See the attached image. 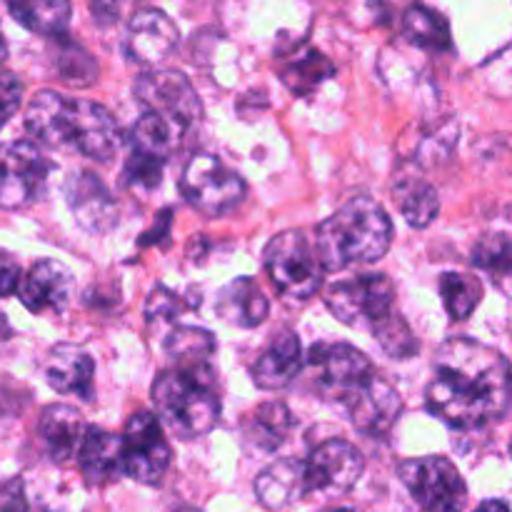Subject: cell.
<instances>
[{"instance_id": "cell-1", "label": "cell", "mask_w": 512, "mask_h": 512, "mask_svg": "<svg viewBox=\"0 0 512 512\" xmlns=\"http://www.w3.org/2000/svg\"><path fill=\"white\" fill-rule=\"evenodd\" d=\"M425 400L430 413L455 430H480L498 423L512 403L508 358L478 340H445L435 353Z\"/></svg>"}, {"instance_id": "cell-2", "label": "cell", "mask_w": 512, "mask_h": 512, "mask_svg": "<svg viewBox=\"0 0 512 512\" xmlns=\"http://www.w3.org/2000/svg\"><path fill=\"white\" fill-rule=\"evenodd\" d=\"M25 130L48 148L73 150L98 163H110L123 143L118 120L105 105L55 90H40L30 100Z\"/></svg>"}, {"instance_id": "cell-3", "label": "cell", "mask_w": 512, "mask_h": 512, "mask_svg": "<svg viewBox=\"0 0 512 512\" xmlns=\"http://www.w3.org/2000/svg\"><path fill=\"white\" fill-rule=\"evenodd\" d=\"M393 245V223L383 205L368 195H355L318 225L315 250L325 270L378 263Z\"/></svg>"}, {"instance_id": "cell-4", "label": "cell", "mask_w": 512, "mask_h": 512, "mask_svg": "<svg viewBox=\"0 0 512 512\" xmlns=\"http://www.w3.org/2000/svg\"><path fill=\"white\" fill-rule=\"evenodd\" d=\"M153 405L165 428L180 440L208 435L220 418V393L210 363H178L153 383Z\"/></svg>"}, {"instance_id": "cell-5", "label": "cell", "mask_w": 512, "mask_h": 512, "mask_svg": "<svg viewBox=\"0 0 512 512\" xmlns=\"http://www.w3.org/2000/svg\"><path fill=\"white\" fill-rule=\"evenodd\" d=\"M263 265L278 293L295 303H305L318 295L323 285L325 268L318 258V250L300 230H285L275 235L263 250Z\"/></svg>"}, {"instance_id": "cell-6", "label": "cell", "mask_w": 512, "mask_h": 512, "mask_svg": "<svg viewBox=\"0 0 512 512\" xmlns=\"http://www.w3.org/2000/svg\"><path fill=\"white\" fill-rule=\"evenodd\" d=\"M325 305L340 323L373 333L395 315V285L388 275L365 273L338 280L325 293Z\"/></svg>"}, {"instance_id": "cell-7", "label": "cell", "mask_w": 512, "mask_h": 512, "mask_svg": "<svg viewBox=\"0 0 512 512\" xmlns=\"http://www.w3.org/2000/svg\"><path fill=\"white\" fill-rule=\"evenodd\" d=\"M180 193L205 218H223L243 203L245 180L215 155H195L180 175Z\"/></svg>"}, {"instance_id": "cell-8", "label": "cell", "mask_w": 512, "mask_h": 512, "mask_svg": "<svg viewBox=\"0 0 512 512\" xmlns=\"http://www.w3.org/2000/svg\"><path fill=\"white\" fill-rule=\"evenodd\" d=\"M398 478L423 512H463L468 505L463 475L443 455L403 460Z\"/></svg>"}, {"instance_id": "cell-9", "label": "cell", "mask_w": 512, "mask_h": 512, "mask_svg": "<svg viewBox=\"0 0 512 512\" xmlns=\"http://www.w3.org/2000/svg\"><path fill=\"white\" fill-rule=\"evenodd\" d=\"M50 160L30 140L0 145V208L23 210L45 193Z\"/></svg>"}, {"instance_id": "cell-10", "label": "cell", "mask_w": 512, "mask_h": 512, "mask_svg": "<svg viewBox=\"0 0 512 512\" xmlns=\"http://www.w3.org/2000/svg\"><path fill=\"white\" fill-rule=\"evenodd\" d=\"M315 388L323 398L345 403L375 375L368 355L348 343H318L308 353Z\"/></svg>"}, {"instance_id": "cell-11", "label": "cell", "mask_w": 512, "mask_h": 512, "mask_svg": "<svg viewBox=\"0 0 512 512\" xmlns=\"http://www.w3.org/2000/svg\"><path fill=\"white\" fill-rule=\"evenodd\" d=\"M135 100L148 113L163 115L183 130L193 128L203 118V103L193 90L190 80L178 70H150L133 85Z\"/></svg>"}, {"instance_id": "cell-12", "label": "cell", "mask_w": 512, "mask_h": 512, "mask_svg": "<svg viewBox=\"0 0 512 512\" xmlns=\"http://www.w3.org/2000/svg\"><path fill=\"white\" fill-rule=\"evenodd\" d=\"M123 473L140 485H158L170 468V445L160 418L153 413H135L125 425Z\"/></svg>"}, {"instance_id": "cell-13", "label": "cell", "mask_w": 512, "mask_h": 512, "mask_svg": "<svg viewBox=\"0 0 512 512\" xmlns=\"http://www.w3.org/2000/svg\"><path fill=\"white\" fill-rule=\"evenodd\" d=\"M365 470V458L348 440H325L305 460V485L308 495L318 493L325 498H338L353 490Z\"/></svg>"}, {"instance_id": "cell-14", "label": "cell", "mask_w": 512, "mask_h": 512, "mask_svg": "<svg viewBox=\"0 0 512 512\" xmlns=\"http://www.w3.org/2000/svg\"><path fill=\"white\" fill-rule=\"evenodd\" d=\"M65 198H68L70 210L75 215V223L93 235H105L118 223V203L105 188L103 180L90 170L70 175L65 183Z\"/></svg>"}, {"instance_id": "cell-15", "label": "cell", "mask_w": 512, "mask_h": 512, "mask_svg": "<svg viewBox=\"0 0 512 512\" xmlns=\"http://www.w3.org/2000/svg\"><path fill=\"white\" fill-rule=\"evenodd\" d=\"M343 405L348 408L355 428L363 435H368V438L388 435L395 420L400 418V408H403L398 390L380 373H375L363 388L355 390Z\"/></svg>"}, {"instance_id": "cell-16", "label": "cell", "mask_w": 512, "mask_h": 512, "mask_svg": "<svg viewBox=\"0 0 512 512\" xmlns=\"http://www.w3.org/2000/svg\"><path fill=\"white\" fill-rule=\"evenodd\" d=\"M178 28L163 10L145 8L130 18L125 53L133 63L155 65L178 48Z\"/></svg>"}, {"instance_id": "cell-17", "label": "cell", "mask_w": 512, "mask_h": 512, "mask_svg": "<svg viewBox=\"0 0 512 512\" xmlns=\"http://www.w3.org/2000/svg\"><path fill=\"white\" fill-rule=\"evenodd\" d=\"M73 295V275L58 260H38L20 283V300L35 315L63 313Z\"/></svg>"}, {"instance_id": "cell-18", "label": "cell", "mask_w": 512, "mask_h": 512, "mask_svg": "<svg viewBox=\"0 0 512 512\" xmlns=\"http://www.w3.org/2000/svg\"><path fill=\"white\" fill-rule=\"evenodd\" d=\"M45 380L55 393L75 395L90 403L95 395V363L78 345H55L45 363Z\"/></svg>"}, {"instance_id": "cell-19", "label": "cell", "mask_w": 512, "mask_h": 512, "mask_svg": "<svg viewBox=\"0 0 512 512\" xmlns=\"http://www.w3.org/2000/svg\"><path fill=\"white\" fill-rule=\"evenodd\" d=\"M303 363V345L298 335L293 330H280L253 365V383L260 390H280L298 378Z\"/></svg>"}, {"instance_id": "cell-20", "label": "cell", "mask_w": 512, "mask_h": 512, "mask_svg": "<svg viewBox=\"0 0 512 512\" xmlns=\"http://www.w3.org/2000/svg\"><path fill=\"white\" fill-rule=\"evenodd\" d=\"M85 430H88V425H85L83 415L63 403L48 405L43 410V415H40L38 423L40 440H43L50 460L58 465L68 463L73 455H78L80 443L85 438Z\"/></svg>"}, {"instance_id": "cell-21", "label": "cell", "mask_w": 512, "mask_h": 512, "mask_svg": "<svg viewBox=\"0 0 512 512\" xmlns=\"http://www.w3.org/2000/svg\"><path fill=\"white\" fill-rule=\"evenodd\" d=\"M215 313L235 328H258L268 320L270 303L253 278H235L218 290Z\"/></svg>"}, {"instance_id": "cell-22", "label": "cell", "mask_w": 512, "mask_h": 512, "mask_svg": "<svg viewBox=\"0 0 512 512\" xmlns=\"http://www.w3.org/2000/svg\"><path fill=\"white\" fill-rule=\"evenodd\" d=\"M80 473L88 485L113 483L123 473V438L103 428H88L78 450Z\"/></svg>"}, {"instance_id": "cell-23", "label": "cell", "mask_w": 512, "mask_h": 512, "mask_svg": "<svg viewBox=\"0 0 512 512\" xmlns=\"http://www.w3.org/2000/svg\"><path fill=\"white\" fill-rule=\"evenodd\" d=\"M308 495L305 485V460L285 458L268 465L255 480V498L268 510H283Z\"/></svg>"}, {"instance_id": "cell-24", "label": "cell", "mask_w": 512, "mask_h": 512, "mask_svg": "<svg viewBox=\"0 0 512 512\" xmlns=\"http://www.w3.org/2000/svg\"><path fill=\"white\" fill-rule=\"evenodd\" d=\"M280 80L295 98L315 93L320 85L335 75V65L328 55L310 45H298V50L283 55V65L278 68Z\"/></svg>"}, {"instance_id": "cell-25", "label": "cell", "mask_w": 512, "mask_h": 512, "mask_svg": "<svg viewBox=\"0 0 512 512\" xmlns=\"http://www.w3.org/2000/svg\"><path fill=\"white\" fill-rule=\"evenodd\" d=\"M290 430H293V415H290L288 405L280 400H270L250 413L243 428V438L250 448L260 450V453H275L288 440Z\"/></svg>"}, {"instance_id": "cell-26", "label": "cell", "mask_w": 512, "mask_h": 512, "mask_svg": "<svg viewBox=\"0 0 512 512\" xmlns=\"http://www.w3.org/2000/svg\"><path fill=\"white\" fill-rule=\"evenodd\" d=\"M393 200L410 228H428L440 213L438 190L420 175H400L393 183Z\"/></svg>"}, {"instance_id": "cell-27", "label": "cell", "mask_w": 512, "mask_h": 512, "mask_svg": "<svg viewBox=\"0 0 512 512\" xmlns=\"http://www.w3.org/2000/svg\"><path fill=\"white\" fill-rule=\"evenodd\" d=\"M10 15L38 35H63L70 23V0H5Z\"/></svg>"}, {"instance_id": "cell-28", "label": "cell", "mask_w": 512, "mask_h": 512, "mask_svg": "<svg viewBox=\"0 0 512 512\" xmlns=\"http://www.w3.org/2000/svg\"><path fill=\"white\" fill-rule=\"evenodd\" d=\"M185 130L180 125L170 123L163 115H155L145 110L143 118L133 125V133H130V143H133V150H140V153H148L153 158L168 160L175 150L183 143Z\"/></svg>"}, {"instance_id": "cell-29", "label": "cell", "mask_w": 512, "mask_h": 512, "mask_svg": "<svg viewBox=\"0 0 512 512\" xmlns=\"http://www.w3.org/2000/svg\"><path fill=\"white\" fill-rule=\"evenodd\" d=\"M403 33L413 45L423 50H448L453 45L450 40V25L438 10L428 5H410L403 15Z\"/></svg>"}, {"instance_id": "cell-30", "label": "cell", "mask_w": 512, "mask_h": 512, "mask_svg": "<svg viewBox=\"0 0 512 512\" xmlns=\"http://www.w3.org/2000/svg\"><path fill=\"white\" fill-rule=\"evenodd\" d=\"M473 263L490 275L495 288L512 298V238L508 235H485L473 248Z\"/></svg>"}, {"instance_id": "cell-31", "label": "cell", "mask_w": 512, "mask_h": 512, "mask_svg": "<svg viewBox=\"0 0 512 512\" xmlns=\"http://www.w3.org/2000/svg\"><path fill=\"white\" fill-rule=\"evenodd\" d=\"M440 295L450 320H468L483 300V283L478 275L445 273L440 278Z\"/></svg>"}, {"instance_id": "cell-32", "label": "cell", "mask_w": 512, "mask_h": 512, "mask_svg": "<svg viewBox=\"0 0 512 512\" xmlns=\"http://www.w3.org/2000/svg\"><path fill=\"white\" fill-rule=\"evenodd\" d=\"M165 350L173 355L175 363H208L215 353V338L210 330L180 325L165 338Z\"/></svg>"}, {"instance_id": "cell-33", "label": "cell", "mask_w": 512, "mask_h": 512, "mask_svg": "<svg viewBox=\"0 0 512 512\" xmlns=\"http://www.w3.org/2000/svg\"><path fill=\"white\" fill-rule=\"evenodd\" d=\"M373 335L380 343V348H383L390 358H413L420 350L418 338H415L413 330L408 328V323H405L398 313L390 315L383 325H378V328L373 330Z\"/></svg>"}, {"instance_id": "cell-34", "label": "cell", "mask_w": 512, "mask_h": 512, "mask_svg": "<svg viewBox=\"0 0 512 512\" xmlns=\"http://www.w3.org/2000/svg\"><path fill=\"white\" fill-rule=\"evenodd\" d=\"M163 165L165 160L133 150L128 163H125L123 180L135 190H155L160 185V180H163Z\"/></svg>"}, {"instance_id": "cell-35", "label": "cell", "mask_w": 512, "mask_h": 512, "mask_svg": "<svg viewBox=\"0 0 512 512\" xmlns=\"http://www.w3.org/2000/svg\"><path fill=\"white\" fill-rule=\"evenodd\" d=\"M183 310V300L168 288H155L150 293L148 303H145V320L150 328H163V325L173 323Z\"/></svg>"}, {"instance_id": "cell-36", "label": "cell", "mask_w": 512, "mask_h": 512, "mask_svg": "<svg viewBox=\"0 0 512 512\" xmlns=\"http://www.w3.org/2000/svg\"><path fill=\"white\" fill-rule=\"evenodd\" d=\"M23 100V83L13 73H0V130L15 115Z\"/></svg>"}, {"instance_id": "cell-37", "label": "cell", "mask_w": 512, "mask_h": 512, "mask_svg": "<svg viewBox=\"0 0 512 512\" xmlns=\"http://www.w3.org/2000/svg\"><path fill=\"white\" fill-rule=\"evenodd\" d=\"M20 265L8 250L0 248V298H8V295L18 293L20 290Z\"/></svg>"}, {"instance_id": "cell-38", "label": "cell", "mask_w": 512, "mask_h": 512, "mask_svg": "<svg viewBox=\"0 0 512 512\" xmlns=\"http://www.w3.org/2000/svg\"><path fill=\"white\" fill-rule=\"evenodd\" d=\"M135 5L138 0H93V15L100 25H113Z\"/></svg>"}, {"instance_id": "cell-39", "label": "cell", "mask_w": 512, "mask_h": 512, "mask_svg": "<svg viewBox=\"0 0 512 512\" xmlns=\"http://www.w3.org/2000/svg\"><path fill=\"white\" fill-rule=\"evenodd\" d=\"M475 512H510V508L503 503V500H485L483 505H478V510Z\"/></svg>"}, {"instance_id": "cell-40", "label": "cell", "mask_w": 512, "mask_h": 512, "mask_svg": "<svg viewBox=\"0 0 512 512\" xmlns=\"http://www.w3.org/2000/svg\"><path fill=\"white\" fill-rule=\"evenodd\" d=\"M5 58H8V43H5L3 38V30H0V63H3Z\"/></svg>"}, {"instance_id": "cell-41", "label": "cell", "mask_w": 512, "mask_h": 512, "mask_svg": "<svg viewBox=\"0 0 512 512\" xmlns=\"http://www.w3.org/2000/svg\"><path fill=\"white\" fill-rule=\"evenodd\" d=\"M325 512H360V510H355V508H330Z\"/></svg>"}, {"instance_id": "cell-42", "label": "cell", "mask_w": 512, "mask_h": 512, "mask_svg": "<svg viewBox=\"0 0 512 512\" xmlns=\"http://www.w3.org/2000/svg\"><path fill=\"white\" fill-rule=\"evenodd\" d=\"M510 453H512V445H510Z\"/></svg>"}]
</instances>
